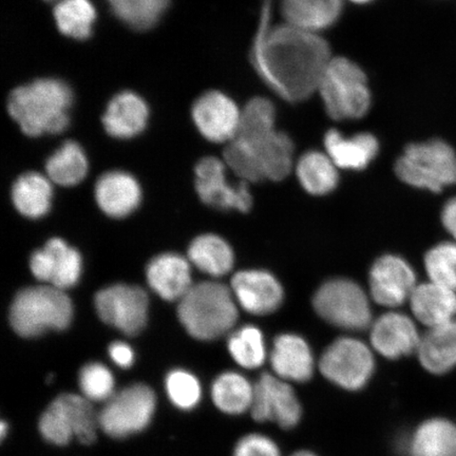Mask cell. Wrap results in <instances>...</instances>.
Returning a JSON list of instances; mask_svg holds the SVG:
<instances>
[{
    "label": "cell",
    "instance_id": "cell-32",
    "mask_svg": "<svg viewBox=\"0 0 456 456\" xmlns=\"http://www.w3.org/2000/svg\"><path fill=\"white\" fill-rule=\"evenodd\" d=\"M296 171L301 186L314 196L328 195L338 184V167L322 152L305 153L300 158Z\"/></svg>",
    "mask_w": 456,
    "mask_h": 456
},
{
    "label": "cell",
    "instance_id": "cell-34",
    "mask_svg": "<svg viewBox=\"0 0 456 456\" xmlns=\"http://www.w3.org/2000/svg\"><path fill=\"white\" fill-rule=\"evenodd\" d=\"M114 15L125 25L145 31L158 24L169 0H107Z\"/></svg>",
    "mask_w": 456,
    "mask_h": 456
},
{
    "label": "cell",
    "instance_id": "cell-25",
    "mask_svg": "<svg viewBox=\"0 0 456 456\" xmlns=\"http://www.w3.org/2000/svg\"><path fill=\"white\" fill-rule=\"evenodd\" d=\"M328 156L336 167L362 170L373 161L379 153V142L370 134H361L346 139L338 130H330L324 139Z\"/></svg>",
    "mask_w": 456,
    "mask_h": 456
},
{
    "label": "cell",
    "instance_id": "cell-42",
    "mask_svg": "<svg viewBox=\"0 0 456 456\" xmlns=\"http://www.w3.org/2000/svg\"><path fill=\"white\" fill-rule=\"evenodd\" d=\"M442 220L446 230L456 239V198L444 205Z\"/></svg>",
    "mask_w": 456,
    "mask_h": 456
},
{
    "label": "cell",
    "instance_id": "cell-41",
    "mask_svg": "<svg viewBox=\"0 0 456 456\" xmlns=\"http://www.w3.org/2000/svg\"><path fill=\"white\" fill-rule=\"evenodd\" d=\"M110 355L112 362L119 368L129 369L134 363V352L125 342H113L110 346Z\"/></svg>",
    "mask_w": 456,
    "mask_h": 456
},
{
    "label": "cell",
    "instance_id": "cell-9",
    "mask_svg": "<svg viewBox=\"0 0 456 456\" xmlns=\"http://www.w3.org/2000/svg\"><path fill=\"white\" fill-rule=\"evenodd\" d=\"M156 409L157 396L151 387L128 386L105 403L99 413L100 429L116 440L138 435L151 424Z\"/></svg>",
    "mask_w": 456,
    "mask_h": 456
},
{
    "label": "cell",
    "instance_id": "cell-5",
    "mask_svg": "<svg viewBox=\"0 0 456 456\" xmlns=\"http://www.w3.org/2000/svg\"><path fill=\"white\" fill-rule=\"evenodd\" d=\"M72 318L71 299L53 285L21 289L10 309L11 326L25 338H38L48 330H64Z\"/></svg>",
    "mask_w": 456,
    "mask_h": 456
},
{
    "label": "cell",
    "instance_id": "cell-24",
    "mask_svg": "<svg viewBox=\"0 0 456 456\" xmlns=\"http://www.w3.org/2000/svg\"><path fill=\"white\" fill-rule=\"evenodd\" d=\"M409 300L416 319L430 329L453 321L456 315L455 290L436 283L418 285Z\"/></svg>",
    "mask_w": 456,
    "mask_h": 456
},
{
    "label": "cell",
    "instance_id": "cell-23",
    "mask_svg": "<svg viewBox=\"0 0 456 456\" xmlns=\"http://www.w3.org/2000/svg\"><path fill=\"white\" fill-rule=\"evenodd\" d=\"M408 456H456V425L444 419H430L404 438Z\"/></svg>",
    "mask_w": 456,
    "mask_h": 456
},
{
    "label": "cell",
    "instance_id": "cell-7",
    "mask_svg": "<svg viewBox=\"0 0 456 456\" xmlns=\"http://www.w3.org/2000/svg\"><path fill=\"white\" fill-rule=\"evenodd\" d=\"M99 414L83 395L64 393L53 399L38 421L44 440L54 446H66L73 438L90 446L98 438Z\"/></svg>",
    "mask_w": 456,
    "mask_h": 456
},
{
    "label": "cell",
    "instance_id": "cell-10",
    "mask_svg": "<svg viewBox=\"0 0 456 456\" xmlns=\"http://www.w3.org/2000/svg\"><path fill=\"white\" fill-rule=\"evenodd\" d=\"M314 309L323 321L346 330H366L372 323V311L364 290L349 279H333L318 289Z\"/></svg>",
    "mask_w": 456,
    "mask_h": 456
},
{
    "label": "cell",
    "instance_id": "cell-43",
    "mask_svg": "<svg viewBox=\"0 0 456 456\" xmlns=\"http://www.w3.org/2000/svg\"><path fill=\"white\" fill-rule=\"evenodd\" d=\"M9 429L10 428L7 421L3 420L2 423H0V436H2L3 440H4V438L7 437Z\"/></svg>",
    "mask_w": 456,
    "mask_h": 456
},
{
    "label": "cell",
    "instance_id": "cell-11",
    "mask_svg": "<svg viewBox=\"0 0 456 456\" xmlns=\"http://www.w3.org/2000/svg\"><path fill=\"white\" fill-rule=\"evenodd\" d=\"M319 370L330 383L346 391L363 389L372 379L375 361L362 341L342 338L324 351Z\"/></svg>",
    "mask_w": 456,
    "mask_h": 456
},
{
    "label": "cell",
    "instance_id": "cell-6",
    "mask_svg": "<svg viewBox=\"0 0 456 456\" xmlns=\"http://www.w3.org/2000/svg\"><path fill=\"white\" fill-rule=\"evenodd\" d=\"M324 107L333 119L361 118L370 110L366 74L345 57H332L318 86Z\"/></svg>",
    "mask_w": 456,
    "mask_h": 456
},
{
    "label": "cell",
    "instance_id": "cell-17",
    "mask_svg": "<svg viewBox=\"0 0 456 456\" xmlns=\"http://www.w3.org/2000/svg\"><path fill=\"white\" fill-rule=\"evenodd\" d=\"M232 290L244 311L258 316L276 312L284 298L281 282L271 273L260 270L235 273L232 279Z\"/></svg>",
    "mask_w": 456,
    "mask_h": 456
},
{
    "label": "cell",
    "instance_id": "cell-37",
    "mask_svg": "<svg viewBox=\"0 0 456 456\" xmlns=\"http://www.w3.org/2000/svg\"><path fill=\"white\" fill-rule=\"evenodd\" d=\"M165 391L170 403L181 411H191L202 399L201 384L186 370H170L165 379Z\"/></svg>",
    "mask_w": 456,
    "mask_h": 456
},
{
    "label": "cell",
    "instance_id": "cell-22",
    "mask_svg": "<svg viewBox=\"0 0 456 456\" xmlns=\"http://www.w3.org/2000/svg\"><path fill=\"white\" fill-rule=\"evenodd\" d=\"M150 110L140 95L125 91L114 96L108 104L102 124L113 138L128 140L145 129Z\"/></svg>",
    "mask_w": 456,
    "mask_h": 456
},
{
    "label": "cell",
    "instance_id": "cell-31",
    "mask_svg": "<svg viewBox=\"0 0 456 456\" xmlns=\"http://www.w3.org/2000/svg\"><path fill=\"white\" fill-rule=\"evenodd\" d=\"M48 178L61 186H76L88 173V159L81 145L67 141L45 163Z\"/></svg>",
    "mask_w": 456,
    "mask_h": 456
},
{
    "label": "cell",
    "instance_id": "cell-45",
    "mask_svg": "<svg viewBox=\"0 0 456 456\" xmlns=\"http://www.w3.org/2000/svg\"><path fill=\"white\" fill-rule=\"evenodd\" d=\"M352 2L364 4L370 2V0H352Z\"/></svg>",
    "mask_w": 456,
    "mask_h": 456
},
{
    "label": "cell",
    "instance_id": "cell-38",
    "mask_svg": "<svg viewBox=\"0 0 456 456\" xmlns=\"http://www.w3.org/2000/svg\"><path fill=\"white\" fill-rule=\"evenodd\" d=\"M425 266L431 282L456 292V243L444 242L425 256Z\"/></svg>",
    "mask_w": 456,
    "mask_h": 456
},
{
    "label": "cell",
    "instance_id": "cell-16",
    "mask_svg": "<svg viewBox=\"0 0 456 456\" xmlns=\"http://www.w3.org/2000/svg\"><path fill=\"white\" fill-rule=\"evenodd\" d=\"M192 118L204 138L214 142H230L238 133L241 111L225 94L210 91L196 101Z\"/></svg>",
    "mask_w": 456,
    "mask_h": 456
},
{
    "label": "cell",
    "instance_id": "cell-15",
    "mask_svg": "<svg viewBox=\"0 0 456 456\" xmlns=\"http://www.w3.org/2000/svg\"><path fill=\"white\" fill-rule=\"evenodd\" d=\"M415 273L408 262L395 255H385L370 271V290L376 304L387 307L402 305L411 297Z\"/></svg>",
    "mask_w": 456,
    "mask_h": 456
},
{
    "label": "cell",
    "instance_id": "cell-30",
    "mask_svg": "<svg viewBox=\"0 0 456 456\" xmlns=\"http://www.w3.org/2000/svg\"><path fill=\"white\" fill-rule=\"evenodd\" d=\"M188 258L197 269L212 277L226 275L235 264L231 245L213 233L196 238L188 248Z\"/></svg>",
    "mask_w": 456,
    "mask_h": 456
},
{
    "label": "cell",
    "instance_id": "cell-21",
    "mask_svg": "<svg viewBox=\"0 0 456 456\" xmlns=\"http://www.w3.org/2000/svg\"><path fill=\"white\" fill-rule=\"evenodd\" d=\"M146 277L150 287L167 301H180L193 285L190 262L174 253L153 258L147 265Z\"/></svg>",
    "mask_w": 456,
    "mask_h": 456
},
{
    "label": "cell",
    "instance_id": "cell-4",
    "mask_svg": "<svg viewBox=\"0 0 456 456\" xmlns=\"http://www.w3.org/2000/svg\"><path fill=\"white\" fill-rule=\"evenodd\" d=\"M178 316L193 338L215 340L235 327L238 321L236 298L224 284L200 282L192 285L179 301Z\"/></svg>",
    "mask_w": 456,
    "mask_h": 456
},
{
    "label": "cell",
    "instance_id": "cell-2",
    "mask_svg": "<svg viewBox=\"0 0 456 456\" xmlns=\"http://www.w3.org/2000/svg\"><path fill=\"white\" fill-rule=\"evenodd\" d=\"M224 161L247 183L282 181L293 169V141L276 130L273 117L252 114L241 119L235 138L225 148Z\"/></svg>",
    "mask_w": 456,
    "mask_h": 456
},
{
    "label": "cell",
    "instance_id": "cell-3",
    "mask_svg": "<svg viewBox=\"0 0 456 456\" xmlns=\"http://www.w3.org/2000/svg\"><path fill=\"white\" fill-rule=\"evenodd\" d=\"M73 104L70 86L57 78H41L20 86L9 96L10 116L32 138L64 133Z\"/></svg>",
    "mask_w": 456,
    "mask_h": 456
},
{
    "label": "cell",
    "instance_id": "cell-14",
    "mask_svg": "<svg viewBox=\"0 0 456 456\" xmlns=\"http://www.w3.org/2000/svg\"><path fill=\"white\" fill-rule=\"evenodd\" d=\"M196 188L198 195L205 204L218 209H237L248 213L253 205L248 183H228L225 165L221 159L204 158L196 167Z\"/></svg>",
    "mask_w": 456,
    "mask_h": 456
},
{
    "label": "cell",
    "instance_id": "cell-36",
    "mask_svg": "<svg viewBox=\"0 0 456 456\" xmlns=\"http://www.w3.org/2000/svg\"><path fill=\"white\" fill-rule=\"evenodd\" d=\"M45 248L49 250L53 262V275L50 284L62 290L73 288L82 275L81 255L60 238L51 239Z\"/></svg>",
    "mask_w": 456,
    "mask_h": 456
},
{
    "label": "cell",
    "instance_id": "cell-18",
    "mask_svg": "<svg viewBox=\"0 0 456 456\" xmlns=\"http://www.w3.org/2000/svg\"><path fill=\"white\" fill-rule=\"evenodd\" d=\"M420 339L412 319L398 312L380 316L370 329V344L387 359H398L418 352Z\"/></svg>",
    "mask_w": 456,
    "mask_h": 456
},
{
    "label": "cell",
    "instance_id": "cell-40",
    "mask_svg": "<svg viewBox=\"0 0 456 456\" xmlns=\"http://www.w3.org/2000/svg\"><path fill=\"white\" fill-rule=\"evenodd\" d=\"M232 456H282V454L277 443L270 436L261 433H249L237 442Z\"/></svg>",
    "mask_w": 456,
    "mask_h": 456
},
{
    "label": "cell",
    "instance_id": "cell-19",
    "mask_svg": "<svg viewBox=\"0 0 456 456\" xmlns=\"http://www.w3.org/2000/svg\"><path fill=\"white\" fill-rule=\"evenodd\" d=\"M271 364L273 375L288 383H306L315 370L310 346L296 334L279 335L273 341Z\"/></svg>",
    "mask_w": 456,
    "mask_h": 456
},
{
    "label": "cell",
    "instance_id": "cell-33",
    "mask_svg": "<svg viewBox=\"0 0 456 456\" xmlns=\"http://www.w3.org/2000/svg\"><path fill=\"white\" fill-rule=\"evenodd\" d=\"M54 19L64 36L85 41L93 34L95 8L90 0H61L55 5Z\"/></svg>",
    "mask_w": 456,
    "mask_h": 456
},
{
    "label": "cell",
    "instance_id": "cell-27",
    "mask_svg": "<svg viewBox=\"0 0 456 456\" xmlns=\"http://www.w3.org/2000/svg\"><path fill=\"white\" fill-rule=\"evenodd\" d=\"M342 0H281L287 24L317 33L338 20Z\"/></svg>",
    "mask_w": 456,
    "mask_h": 456
},
{
    "label": "cell",
    "instance_id": "cell-20",
    "mask_svg": "<svg viewBox=\"0 0 456 456\" xmlns=\"http://www.w3.org/2000/svg\"><path fill=\"white\" fill-rule=\"evenodd\" d=\"M100 208L112 218H125L139 208L142 191L138 181L125 171H110L95 185Z\"/></svg>",
    "mask_w": 456,
    "mask_h": 456
},
{
    "label": "cell",
    "instance_id": "cell-44",
    "mask_svg": "<svg viewBox=\"0 0 456 456\" xmlns=\"http://www.w3.org/2000/svg\"><path fill=\"white\" fill-rule=\"evenodd\" d=\"M290 456H319L316 453L309 452V450H300V452H295Z\"/></svg>",
    "mask_w": 456,
    "mask_h": 456
},
{
    "label": "cell",
    "instance_id": "cell-29",
    "mask_svg": "<svg viewBox=\"0 0 456 456\" xmlns=\"http://www.w3.org/2000/svg\"><path fill=\"white\" fill-rule=\"evenodd\" d=\"M51 180L38 173H27L16 180L12 188L15 208L31 219L47 215L53 203V188Z\"/></svg>",
    "mask_w": 456,
    "mask_h": 456
},
{
    "label": "cell",
    "instance_id": "cell-8",
    "mask_svg": "<svg viewBox=\"0 0 456 456\" xmlns=\"http://www.w3.org/2000/svg\"><path fill=\"white\" fill-rule=\"evenodd\" d=\"M395 173L404 183L438 192L456 183V153L442 140L411 144L397 159Z\"/></svg>",
    "mask_w": 456,
    "mask_h": 456
},
{
    "label": "cell",
    "instance_id": "cell-46",
    "mask_svg": "<svg viewBox=\"0 0 456 456\" xmlns=\"http://www.w3.org/2000/svg\"><path fill=\"white\" fill-rule=\"evenodd\" d=\"M45 2H48V3H53V2H61V0H45Z\"/></svg>",
    "mask_w": 456,
    "mask_h": 456
},
{
    "label": "cell",
    "instance_id": "cell-12",
    "mask_svg": "<svg viewBox=\"0 0 456 456\" xmlns=\"http://www.w3.org/2000/svg\"><path fill=\"white\" fill-rule=\"evenodd\" d=\"M94 305L102 321L125 335H138L146 326L150 300L140 287L111 285L96 294Z\"/></svg>",
    "mask_w": 456,
    "mask_h": 456
},
{
    "label": "cell",
    "instance_id": "cell-39",
    "mask_svg": "<svg viewBox=\"0 0 456 456\" xmlns=\"http://www.w3.org/2000/svg\"><path fill=\"white\" fill-rule=\"evenodd\" d=\"M82 395L91 403L108 402L116 395V379L110 369L100 362L86 364L79 372Z\"/></svg>",
    "mask_w": 456,
    "mask_h": 456
},
{
    "label": "cell",
    "instance_id": "cell-26",
    "mask_svg": "<svg viewBox=\"0 0 456 456\" xmlns=\"http://www.w3.org/2000/svg\"><path fill=\"white\" fill-rule=\"evenodd\" d=\"M418 354L428 372L444 374L456 367V321L431 328L420 339Z\"/></svg>",
    "mask_w": 456,
    "mask_h": 456
},
{
    "label": "cell",
    "instance_id": "cell-35",
    "mask_svg": "<svg viewBox=\"0 0 456 456\" xmlns=\"http://www.w3.org/2000/svg\"><path fill=\"white\" fill-rule=\"evenodd\" d=\"M227 347L233 361L244 369H258L265 362L264 334L256 327L244 326L235 330L228 338Z\"/></svg>",
    "mask_w": 456,
    "mask_h": 456
},
{
    "label": "cell",
    "instance_id": "cell-13",
    "mask_svg": "<svg viewBox=\"0 0 456 456\" xmlns=\"http://www.w3.org/2000/svg\"><path fill=\"white\" fill-rule=\"evenodd\" d=\"M249 413L258 423H273L284 430H290L299 425L302 407L288 381L276 375L264 373L255 384L254 402Z\"/></svg>",
    "mask_w": 456,
    "mask_h": 456
},
{
    "label": "cell",
    "instance_id": "cell-28",
    "mask_svg": "<svg viewBox=\"0 0 456 456\" xmlns=\"http://www.w3.org/2000/svg\"><path fill=\"white\" fill-rule=\"evenodd\" d=\"M254 395L255 385L242 374L232 370L220 374L212 385L215 407L227 415H241L250 411Z\"/></svg>",
    "mask_w": 456,
    "mask_h": 456
},
{
    "label": "cell",
    "instance_id": "cell-1",
    "mask_svg": "<svg viewBox=\"0 0 456 456\" xmlns=\"http://www.w3.org/2000/svg\"><path fill=\"white\" fill-rule=\"evenodd\" d=\"M252 60L269 87L288 102L309 99L318 90L332 60L329 45L315 32L285 25L270 26V4L262 11Z\"/></svg>",
    "mask_w": 456,
    "mask_h": 456
}]
</instances>
